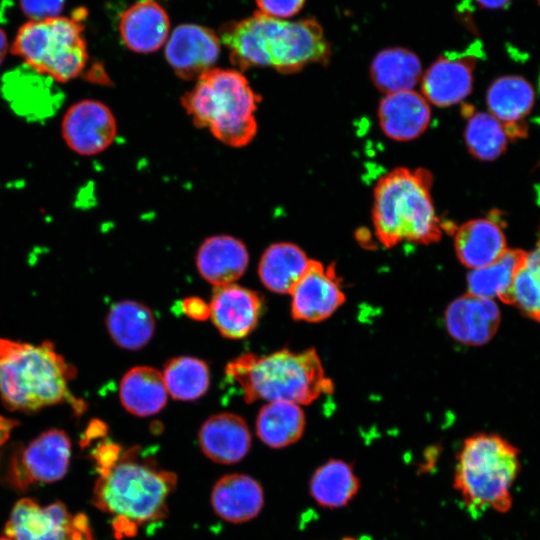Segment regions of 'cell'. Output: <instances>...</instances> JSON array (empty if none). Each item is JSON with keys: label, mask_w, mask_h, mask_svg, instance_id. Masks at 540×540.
Wrapping results in <instances>:
<instances>
[{"label": "cell", "mask_w": 540, "mask_h": 540, "mask_svg": "<svg viewBox=\"0 0 540 540\" xmlns=\"http://www.w3.org/2000/svg\"><path fill=\"white\" fill-rule=\"evenodd\" d=\"M431 118L425 97L413 90L386 94L378 108L380 127L389 138L409 141L420 136Z\"/></svg>", "instance_id": "18"}, {"label": "cell", "mask_w": 540, "mask_h": 540, "mask_svg": "<svg viewBox=\"0 0 540 540\" xmlns=\"http://www.w3.org/2000/svg\"><path fill=\"white\" fill-rule=\"evenodd\" d=\"M198 438L203 453L221 464L242 460L251 446V435L246 422L233 413L209 417L201 426Z\"/></svg>", "instance_id": "19"}, {"label": "cell", "mask_w": 540, "mask_h": 540, "mask_svg": "<svg viewBox=\"0 0 540 540\" xmlns=\"http://www.w3.org/2000/svg\"><path fill=\"white\" fill-rule=\"evenodd\" d=\"M182 310L186 316L194 320L203 321L210 316V307L198 297H188L182 301Z\"/></svg>", "instance_id": "36"}, {"label": "cell", "mask_w": 540, "mask_h": 540, "mask_svg": "<svg viewBox=\"0 0 540 540\" xmlns=\"http://www.w3.org/2000/svg\"><path fill=\"white\" fill-rule=\"evenodd\" d=\"M8 39L6 33L0 28V65L3 63L8 51Z\"/></svg>", "instance_id": "39"}, {"label": "cell", "mask_w": 540, "mask_h": 540, "mask_svg": "<svg viewBox=\"0 0 540 540\" xmlns=\"http://www.w3.org/2000/svg\"><path fill=\"white\" fill-rule=\"evenodd\" d=\"M432 175L425 169L396 168L380 178L374 189L373 224L386 247L402 241L437 242L442 225L430 194Z\"/></svg>", "instance_id": "3"}, {"label": "cell", "mask_w": 540, "mask_h": 540, "mask_svg": "<svg viewBox=\"0 0 540 540\" xmlns=\"http://www.w3.org/2000/svg\"><path fill=\"white\" fill-rule=\"evenodd\" d=\"M76 369L50 341L39 345L0 338V398L11 411L37 412L68 404L76 414L86 404L69 391Z\"/></svg>", "instance_id": "2"}, {"label": "cell", "mask_w": 540, "mask_h": 540, "mask_svg": "<svg viewBox=\"0 0 540 540\" xmlns=\"http://www.w3.org/2000/svg\"><path fill=\"white\" fill-rule=\"evenodd\" d=\"M305 428V416L298 404L273 401L263 406L256 420L260 440L272 448H283L298 441Z\"/></svg>", "instance_id": "29"}, {"label": "cell", "mask_w": 540, "mask_h": 540, "mask_svg": "<svg viewBox=\"0 0 540 540\" xmlns=\"http://www.w3.org/2000/svg\"><path fill=\"white\" fill-rule=\"evenodd\" d=\"M225 371L238 383L248 404L259 399L309 404L332 390L314 349H283L264 357L246 353L232 360Z\"/></svg>", "instance_id": "4"}, {"label": "cell", "mask_w": 540, "mask_h": 540, "mask_svg": "<svg viewBox=\"0 0 540 540\" xmlns=\"http://www.w3.org/2000/svg\"><path fill=\"white\" fill-rule=\"evenodd\" d=\"M210 317L228 339H241L257 326L263 311V298L253 290L236 284L215 287L210 302Z\"/></svg>", "instance_id": "15"}, {"label": "cell", "mask_w": 540, "mask_h": 540, "mask_svg": "<svg viewBox=\"0 0 540 540\" xmlns=\"http://www.w3.org/2000/svg\"><path fill=\"white\" fill-rule=\"evenodd\" d=\"M360 486V479L350 463L330 459L313 472L309 492L320 507L337 509L347 506L358 494Z\"/></svg>", "instance_id": "24"}, {"label": "cell", "mask_w": 540, "mask_h": 540, "mask_svg": "<svg viewBox=\"0 0 540 540\" xmlns=\"http://www.w3.org/2000/svg\"><path fill=\"white\" fill-rule=\"evenodd\" d=\"M221 39L240 68L271 66L294 73L311 63L327 64L331 50L315 19L283 21L261 12L225 25Z\"/></svg>", "instance_id": "1"}, {"label": "cell", "mask_w": 540, "mask_h": 540, "mask_svg": "<svg viewBox=\"0 0 540 540\" xmlns=\"http://www.w3.org/2000/svg\"><path fill=\"white\" fill-rule=\"evenodd\" d=\"M116 130L111 110L104 103L90 99L73 104L61 124L65 143L82 156H92L108 148Z\"/></svg>", "instance_id": "11"}, {"label": "cell", "mask_w": 540, "mask_h": 540, "mask_svg": "<svg viewBox=\"0 0 540 540\" xmlns=\"http://www.w3.org/2000/svg\"><path fill=\"white\" fill-rule=\"evenodd\" d=\"M476 52L479 49L473 44L465 52H448L433 62L422 79L425 99L438 107H447L466 98L473 86Z\"/></svg>", "instance_id": "13"}, {"label": "cell", "mask_w": 540, "mask_h": 540, "mask_svg": "<svg viewBox=\"0 0 540 540\" xmlns=\"http://www.w3.org/2000/svg\"><path fill=\"white\" fill-rule=\"evenodd\" d=\"M248 251L239 239L228 235L207 238L196 255L201 276L215 287L232 284L245 272Z\"/></svg>", "instance_id": "21"}, {"label": "cell", "mask_w": 540, "mask_h": 540, "mask_svg": "<svg viewBox=\"0 0 540 540\" xmlns=\"http://www.w3.org/2000/svg\"><path fill=\"white\" fill-rule=\"evenodd\" d=\"M70 457L68 435L60 429L46 430L14 454L9 481L20 490L34 484L56 482L65 476Z\"/></svg>", "instance_id": "10"}, {"label": "cell", "mask_w": 540, "mask_h": 540, "mask_svg": "<svg viewBox=\"0 0 540 540\" xmlns=\"http://www.w3.org/2000/svg\"><path fill=\"white\" fill-rule=\"evenodd\" d=\"M464 138L469 152L483 161L498 158L505 151L508 140L503 125L490 113L484 112L471 115Z\"/></svg>", "instance_id": "32"}, {"label": "cell", "mask_w": 540, "mask_h": 540, "mask_svg": "<svg viewBox=\"0 0 540 540\" xmlns=\"http://www.w3.org/2000/svg\"><path fill=\"white\" fill-rule=\"evenodd\" d=\"M106 327L112 340L119 347L138 350L152 338L155 319L146 305L124 300L111 307L106 317Z\"/></svg>", "instance_id": "27"}, {"label": "cell", "mask_w": 540, "mask_h": 540, "mask_svg": "<svg viewBox=\"0 0 540 540\" xmlns=\"http://www.w3.org/2000/svg\"><path fill=\"white\" fill-rule=\"evenodd\" d=\"M259 99L248 80L232 69H209L198 77L182 103L193 122L208 128L221 142L247 145L256 135Z\"/></svg>", "instance_id": "7"}, {"label": "cell", "mask_w": 540, "mask_h": 540, "mask_svg": "<svg viewBox=\"0 0 540 540\" xmlns=\"http://www.w3.org/2000/svg\"><path fill=\"white\" fill-rule=\"evenodd\" d=\"M162 375L167 392L177 400H195L203 396L209 387L208 366L198 358H172L165 364Z\"/></svg>", "instance_id": "31"}, {"label": "cell", "mask_w": 540, "mask_h": 540, "mask_svg": "<svg viewBox=\"0 0 540 540\" xmlns=\"http://www.w3.org/2000/svg\"><path fill=\"white\" fill-rule=\"evenodd\" d=\"M520 472L519 451L495 434L465 439L457 456L453 486L473 516L511 508V488Z\"/></svg>", "instance_id": "6"}, {"label": "cell", "mask_w": 540, "mask_h": 540, "mask_svg": "<svg viewBox=\"0 0 540 540\" xmlns=\"http://www.w3.org/2000/svg\"><path fill=\"white\" fill-rule=\"evenodd\" d=\"M81 14L26 22L15 36L12 53L56 82L76 78L88 61Z\"/></svg>", "instance_id": "8"}, {"label": "cell", "mask_w": 540, "mask_h": 540, "mask_svg": "<svg viewBox=\"0 0 540 540\" xmlns=\"http://www.w3.org/2000/svg\"><path fill=\"white\" fill-rule=\"evenodd\" d=\"M448 333L467 345H482L496 333L500 312L489 298L472 294L463 295L448 306L445 313Z\"/></svg>", "instance_id": "16"}, {"label": "cell", "mask_w": 540, "mask_h": 540, "mask_svg": "<svg viewBox=\"0 0 540 540\" xmlns=\"http://www.w3.org/2000/svg\"><path fill=\"white\" fill-rule=\"evenodd\" d=\"M480 7L486 9H501L510 4L511 0H476Z\"/></svg>", "instance_id": "38"}, {"label": "cell", "mask_w": 540, "mask_h": 540, "mask_svg": "<svg viewBox=\"0 0 540 540\" xmlns=\"http://www.w3.org/2000/svg\"><path fill=\"white\" fill-rule=\"evenodd\" d=\"M215 513L231 523H242L256 517L264 504L263 489L258 481L244 474L220 478L211 493Z\"/></svg>", "instance_id": "23"}, {"label": "cell", "mask_w": 540, "mask_h": 540, "mask_svg": "<svg viewBox=\"0 0 540 540\" xmlns=\"http://www.w3.org/2000/svg\"><path fill=\"white\" fill-rule=\"evenodd\" d=\"M261 13L273 18H288L298 13L305 0H256Z\"/></svg>", "instance_id": "35"}, {"label": "cell", "mask_w": 540, "mask_h": 540, "mask_svg": "<svg viewBox=\"0 0 540 540\" xmlns=\"http://www.w3.org/2000/svg\"><path fill=\"white\" fill-rule=\"evenodd\" d=\"M0 540H10V539L7 537H0Z\"/></svg>", "instance_id": "41"}, {"label": "cell", "mask_w": 540, "mask_h": 540, "mask_svg": "<svg viewBox=\"0 0 540 540\" xmlns=\"http://www.w3.org/2000/svg\"><path fill=\"white\" fill-rule=\"evenodd\" d=\"M526 256L523 250L506 249L494 262L472 269L467 277L468 293L489 299L497 297L507 303L514 277Z\"/></svg>", "instance_id": "30"}, {"label": "cell", "mask_w": 540, "mask_h": 540, "mask_svg": "<svg viewBox=\"0 0 540 540\" xmlns=\"http://www.w3.org/2000/svg\"><path fill=\"white\" fill-rule=\"evenodd\" d=\"M537 1H538V3L540 4V0H537Z\"/></svg>", "instance_id": "42"}, {"label": "cell", "mask_w": 540, "mask_h": 540, "mask_svg": "<svg viewBox=\"0 0 540 540\" xmlns=\"http://www.w3.org/2000/svg\"><path fill=\"white\" fill-rule=\"evenodd\" d=\"M5 534L10 540H92L85 516H73L61 502L41 506L30 498L14 505Z\"/></svg>", "instance_id": "9"}, {"label": "cell", "mask_w": 540, "mask_h": 540, "mask_svg": "<svg viewBox=\"0 0 540 540\" xmlns=\"http://www.w3.org/2000/svg\"><path fill=\"white\" fill-rule=\"evenodd\" d=\"M169 17L165 9L154 0H142L122 13L119 32L128 49L137 53L158 50L169 33Z\"/></svg>", "instance_id": "20"}, {"label": "cell", "mask_w": 540, "mask_h": 540, "mask_svg": "<svg viewBox=\"0 0 540 540\" xmlns=\"http://www.w3.org/2000/svg\"><path fill=\"white\" fill-rule=\"evenodd\" d=\"M507 304L540 321V231L536 247L527 253L514 277Z\"/></svg>", "instance_id": "33"}, {"label": "cell", "mask_w": 540, "mask_h": 540, "mask_svg": "<svg viewBox=\"0 0 540 540\" xmlns=\"http://www.w3.org/2000/svg\"><path fill=\"white\" fill-rule=\"evenodd\" d=\"M421 63L412 51L387 48L376 54L370 75L375 86L386 94L412 90L421 77Z\"/></svg>", "instance_id": "28"}, {"label": "cell", "mask_w": 540, "mask_h": 540, "mask_svg": "<svg viewBox=\"0 0 540 540\" xmlns=\"http://www.w3.org/2000/svg\"><path fill=\"white\" fill-rule=\"evenodd\" d=\"M291 312L296 320L319 322L331 316L345 301L334 266L310 260L290 293Z\"/></svg>", "instance_id": "12"}, {"label": "cell", "mask_w": 540, "mask_h": 540, "mask_svg": "<svg viewBox=\"0 0 540 540\" xmlns=\"http://www.w3.org/2000/svg\"><path fill=\"white\" fill-rule=\"evenodd\" d=\"M138 454L137 447L121 452L111 466L99 472L93 493L97 508L133 525L166 515V502L177 480L174 473Z\"/></svg>", "instance_id": "5"}, {"label": "cell", "mask_w": 540, "mask_h": 540, "mask_svg": "<svg viewBox=\"0 0 540 540\" xmlns=\"http://www.w3.org/2000/svg\"><path fill=\"white\" fill-rule=\"evenodd\" d=\"M17 424V421L14 419L0 415V447L8 440Z\"/></svg>", "instance_id": "37"}, {"label": "cell", "mask_w": 540, "mask_h": 540, "mask_svg": "<svg viewBox=\"0 0 540 540\" xmlns=\"http://www.w3.org/2000/svg\"><path fill=\"white\" fill-rule=\"evenodd\" d=\"M66 0H19L23 14L30 21H41L61 16Z\"/></svg>", "instance_id": "34"}, {"label": "cell", "mask_w": 540, "mask_h": 540, "mask_svg": "<svg viewBox=\"0 0 540 540\" xmlns=\"http://www.w3.org/2000/svg\"><path fill=\"white\" fill-rule=\"evenodd\" d=\"M341 540H359V539H357L355 537H344Z\"/></svg>", "instance_id": "40"}, {"label": "cell", "mask_w": 540, "mask_h": 540, "mask_svg": "<svg viewBox=\"0 0 540 540\" xmlns=\"http://www.w3.org/2000/svg\"><path fill=\"white\" fill-rule=\"evenodd\" d=\"M506 249V237L496 217L470 220L457 229L456 255L468 268L486 266L497 260Z\"/></svg>", "instance_id": "22"}, {"label": "cell", "mask_w": 540, "mask_h": 540, "mask_svg": "<svg viewBox=\"0 0 540 540\" xmlns=\"http://www.w3.org/2000/svg\"><path fill=\"white\" fill-rule=\"evenodd\" d=\"M309 259L304 251L292 243H275L263 253L258 267L259 277L269 290L291 293L305 273Z\"/></svg>", "instance_id": "26"}, {"label": "cell", "mask_w": 540, "mask_h": 540, "mask_svg": "<svg viewBox=\"0 0 540 540\" xmlns=\"http://www.w3.org/2000/svg\"><path fill=\"white\" fill-rule=\"evenodd\" d=\"M534 104V89L521 76L497 78L487 91V105L490 114L504 127L509 139L525 137L527 127L523 119Z\"/></svg>", "instance_id": "17"}, {"label": "cell", "mask_w": 540, "mask_h": 540, "mask_svg": "<svg viewBox=\"0 0 540 540\" xmlns=\"http://www.w3.org/2000/svg\"><path fill=\"white\" fill-rule=\"evenodd\" d=\"M220 54V41L209 28L197 24L177 26L165 47V57L175 73L192 79L211 69Z\"/></svg>", "instance_id": "14"}, {"label": "cell", "mask_w": 540, "mask_h": 540, "mask_svg": "<svg viewBox=\"0 0 540 540\" xmlns=\"http://www.w3.org/2000/svg\"><path fill=\"white\" fill-rule=\"evenodd\" d=\"M124 408L137 416L158 413L167 401V389L161 372L148 366L130 369L122 378L119 389Z\"/></svg>", "instance_id": "25"}]
</instances>
